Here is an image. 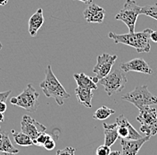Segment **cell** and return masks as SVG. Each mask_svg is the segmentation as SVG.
<instances>
[{
  "mask_svg": "<svg viewBox=\"0 0 157 155\" xmlns=\"http://www.w3.org/2000/svg\"><path fill=\"white\" fill-rule=\"evenodd\" d=\"M73 78L76 80V83L78 87H83V88H88L91 90H97L98 86L97 84L92 80V77H89L85 73H75L73 74Z\"/></svg>",
  "mask_w": 157,
  "mask_h": 155,
  "instance_id": "e0dca14e",
  "label": "cell"
},
{
  "mask_svg": "<svg viewBox=\"0 0 157 155\" xmlns=\"http://www.w3.org/2000/svg\"><path fill=\"white\" fill-rule=\"evenodd\" d=\"M11 95V90L0 93V102H6L7 98Z\"/></svg>",
  "mask_w": 157,
  "mask_h": 155,
  "instance_id": "484cf974",
  "label": "cell"
},
{
  "mask_svg": "<svg viewBox=\"0 0 157 155\" xmlns=\"http://www.w3.org/2000/svg\"><path fill=\"white\" fill-rule=\"evenodd\" d=\"M111 147L106 146V145H103V146H98L95 152V155H109L111 153Z\"/></svg>",
  "mask_w": 157,
  "mask_h": 155,
  "instance_id": "603a6c76",
  "label": "cell"
},
{
  "mask_svg": "<svg viewBox=\"0 0 157 155\" xmlns=\"http://www.w3.org/2000/svg\"><path fill=\"white\" fill-rule=\"evenodd\" d=\"M47 127H45L40 122L37 121L29 115H23L21 121V131L27 136H29L32 140H34L40 133L45 132Z\"/></svg>",
  "mask_w": 157,
  "mask_h": 155,
  "instance_id": "9c48e42d",
  "label": "cell"
},
{
  "mask_svg": "<svg viewBox=\"0 0 157 155\" xmlns=\"http://www.w3.org/2000/svg\"><path fill=\"white\" fill-rule=\"evenodd\" d=\"M140 14L147 15L155 20H157V3L155 5H147L141 7Z\"/></svg>",
  "mask_w": 157,
  "mask_h": 155,
  "instance_id": "44dd1931",
  "label": "cell"
},
{
  "mask_svg": "<svg viewBox=\"0 0 157 155\" xmlns=\"http://www.w3.org/2000/svg\"><path fill=\"white\" fill-rule=\"evenodd\" d=\"M92 80H93V81H94V82H95L96 84L99 82V79H98L97 77H92Z\"/></svg>",
  "mask_w": 157,
  "mask_h": 155,
  "instance_id": "836d02e7",
  "label": "cell"
},
{
  "mask_svg": "<svg viewBox=\"0 0 157 155\" xmlns=\"http://www.w3.org/2000/svg\"><path fill=\"white\" fill-rule=\"evenodd\" d=\"M43 147H44L46 150H48V151H52V150H54V149L56 148V142H55V140L53 139V137H51L50 139H48V140L44 144Z\"/></svg>",
  "mask_w": 157,
  "mask_h": 155,
  "instance_id": "d4e9b609",
  "label": "cell"
},
{
  "mask_svg": "<svg viewBox=\"0 0 157 155\" xmlns=\"http://www.w3.org/2000/svg\"><path fill=\"white\" fill-rule=\"evenodd\" d=\"M141 7L134 0H126L122 9L115 15V19L124 22L128 28L129 33L135 32V26L137 17L140 14Z\"/></svg>",
  "mask_w": 157,
  "mask_h": 155,
  "instance_id": "8992f818",
  "label": "cell"
},
{
  "mask_svg": "<svg viewBox=\"0 0 157 155\" xmlns=\"http://www.w3.org/2000/svg\"><path fill=\"white\" fill-rule=\"evenodd\" d=\"M12 134L14 138V142L21 146H34L33 140L22 132H15V130L12 129Z\"/></svg>",
  "mask_w": 157,
  "mask_h": 155,
  "instance_id": "d6986e66",
  "label": "cell"
},
{
  "mask_svg": "<svg viewBox=\"0 0 157 155\" xmlns=\"http://www.w3.org/2000/svg\"><path fill=\"white\" fill-rule=\"evenodd\" d=\"M149 140H150V136H143L140 139H137V140L121 139V146L122 148V151L121 152V155H137L143 145Z\"/></svg>",
  "mask_w": 157,
  "mask_h": 155,
  "instance_id": "7c38bea8",
  "label": "cell"
},
{
  "mask_svg": "<svg viewBox=\"0 0 157 155\" xmlns=\"http://www.w3.org/2000/svg\"><path fill=\"white\" fill-rule=\"evenodd\" d=\"M78 1H80V2H82L84 4H87V5H90V4L93 3V0H78Z\"/></svg>",
  "mask_w": 157,
  "mask_h": 155,
  "instance_id": "f1b7e54d",
  "label": "cell"
},
{
  "mask_svg": "<svg viewBox=\"0 0 157 155\" xmlns=\"http://www.w3.org/2000/svg\"><path fill=\"white\" fill-rule=\"evenodd\" d=\"M152 29H146L141 32H133L128 34H115L110 32L108 37L112 39L115 44H124L132 47L137 50V53H149L151 50L150 33Z\"/></svg>",
  "mask_w": 157,
  "mask_h": 155,
  "instance_id": "6da1fadb",
  "label": "cell"
},
{
  "mask_svg": "<svg viewBox=\"0 0 157 155\" xmlns=\"http://www.w3.org/2000/svg\"><path fill=\"white\" fill-rule=\"evenodd\" d=\"M6 109H7V106H6V102H0V112L5 113L6 112Z\"/></svg>",
  "mask_w": 157,
  "mask_h": 155,
  "instance_id": "83f0119b",
  "label": "cell"
},
{
  "mask_svg": "<svg viewBox=\"0 0 157 155\" xmlns=\"http://www.w3.org/2000/svg\"><path fill=\"white\" fill-rule=\"evenodd\" d=\"M83 16L88 23H102L105 16V10L96 4H90L83 12Z\"/></svg>",
  "mask_w": 157,
  "mask_h": 155,
  "instance_id": "4fadbf2b",
  "label": "cell"
},
{
  "mask_svg": "<svg viewBox=\"0 0 157 155\" xmlns=\"http://www.w3.org/2000/svg\"><path fill=\"white\" fill-rule=\"evenodd\" d=\"M104 132H105V145L108 146H113L119 138L117 132V123L108 124V123H103Z\"/></svg>",
  "mask_w": 157,
  "mask_h": 155,
  "instance_id": "2e32d148",
  "label": "cell"
},
{
  "mask_svg": "<svg viewBox=\"0 0 157 155\" xmlns=\"http://www.w3.org/2000/svg\"><path fill=\"white\" fill-rule=\"evenodd\" d=\"M150 40H152L153 42L157 43V31L152 30L150 33Z\"/></svg>",
  "mask_w": 157,
  "mask_h": 155,
  "instance_id": "4316f807",
  "label": "cell"
},
{
  "mask_svg": "<svg viewBox=\"0 0 157 155\" xmlns=\"http://www.w3.org/2000/svg\"><path fill=\"white\" fill-rule=\"evenodd\" d=\"M52 137V136H50L49 134L48 133H46V131L45 132H42V133H40L39 136H37L34 140H33V144H34V146H44V144Z\"/></svg>",
  "mask_w": 157,
  "mask_h": 155,
  "instance_id": "7402d4cb",
  "label": "cell"
},
{
  "mask_svg": "<svg viewBox=\"0 0 157 155\" xmlns=\"http://www.w3.org/2000/svg\"><path fill=\"white\" fill-rule=\"evenodd\" d=\"M44 13L42 8H39L37 12L31 15L29 20V33L31 37H36L38 31L44 24Z\"/></svg>",
  "mask_w": 157,
  "mask_h": 155,
  "instance_id": "5bb4252c",
  "label": "cell"
},
{
  "mask_svg": "<svg viewBox=\"0 0 157 155\" xmlns=\"http://www.w3.org/2000/svg\"><path fill=\"white\" fill-rule=\"evenodd\" d=\"M75 94L78 99V104L84 105L87 108L92 107V99L94 96L93 90L88 89V88L77 87V88H75Z\"/></svg>",
  "mask_w": 157,
  "mask_h": 155,
  "instance_id": "9a60e30c",
  "label": "cell"
},
{
  "mask_svg": "<svg viewBox=\"0 0 157 155\" xmlns=\"http://www.w3.org/2000/svg\"><path fill=\"white\" fill-rule=\"evenodd\" d=\"M0 152H6L14 154L19 153V150L13 146L6 132H0Z\"/></svg>",
  "mask_w": 157,
  "mask_h": 155,
  "instance_id": "ac0fdd59",
  "label": "cell"
},
{
  "mask_svg": "<svg viewBox=\"0 0 157 155\" xmlns=\"http://www.w3.org/2000/svg\"><path fill=\"white\" fill-rule=\"evenodd\" d=\"M117 123V132L119 137L121 139H127V140H137L143 137L140 133H138L136 128L128 122L126 117L123 114L120 115L116 119Z\"/></svg>",
  "mask_w": 157,
  "mask_h": 155,
  "instance_id": "30bf717a",
  "label": "cell"
},
{
  "mask_svg": "<svg viewBox=\"0 0 157 155\" xmlns=\"http://www.w3.org/2000/svg\"><path fill=\"white\" fill-rule=\"evenodd\" d=\"M39 95L31 84H28L24 90L16 97V106L23 108L28 112H34L39 107Z\"/></svg>",
  "mask_w": 157,
  "mask_h": 155,
  "instance_id": "52a82bcc",
  "label": "cell"
},
{
  "mask_svg": "<svg viewBox=\"0 0 157 155\" xmlns=\"http://www.w3.org/2000/svg\"><path fill=\"white\" fill-rule=\"evenodd\" d=\"M127 82V78L121 69H116L105 77L99 79V83L105 87V91L109 96L122 91L125 88Z\"/></svg>",
  "mask_w": 157,
  "mask_h": 155,
  "instance_id": "277c9868",
  "label": "cell"
},
{
  "mask_svg": "<svg viewBox=\"0 0 157 155\" xmlns=\"http://www.w3.org/2000/svg\"><path fill=\"white\" fill-rule=\"evenodd\" d=\"M8 1L9 0H0V6H6L8 3Z\"/></svg>",
  "mask_w": 157,
  "mask_h": 155,
  "instance_id": "4dcf8cb0",
  "label": "cell"
},
{
  "mask_svg": "<svg viewBox=\"0 0 157 155\" xmlns=\"http://www.w3.org/2000/svg\"><path fill=\"white\" fill-rule=\"evenodd\" d=\"M75 152H76L75 148H73L71 146H68L62 150H58L56 155H75Z\"/></svg>",
  "mask_w": 157,
  "mask_h": 155,
  "instance_id": "cb8c5ba5",
  "label": "cell"
},
{
  "mask_svg": "<svg viewBox=\"0 0 157 155\" xmlns=\"http://www.w3.org/2000/svg\"><path fill=\"white\" fill-rule=\"evenodd\" d=\"M45 74V79L40 83L39 87L46 96L53 97L59 106H62L64 104V101L70 98V94L55 76L50 65H48Z\"/></svg>",
  "mask_w": 157,
  "mask_h": 155,
  "instance_id": "7a4b0ae2",
  "label": "cell"
},
{
  "mask_svg": "<svg viewBox=\"0 0 157 155\" xmlns=\"http://www.w3.org/2000/svg\"><path fill=\"white\" fill-rule=\"evenodd\" d=\"M109 155H121V152H119V151H111Z\"/></svg>",
  "mask_w": 157,
  "mask_h": 155,
  "instance_id": "f546056e",
  "label": "cell"
},
{
  "mask_svg": "<svg viewBox=\"0 0 157 155\" xmlns=\"http://www.w3.org/2000/svg\"><path fill=\"white\" fill-rule=\"evenodd\" d=\"M117 55H112L109 54H103L98 55L97 59V64L93 69V72L96 74V77L98 79H101L105 77L111 72L112 67L115 63L117 60Z\"/></svg>",
  "mask_w": 157,
  "mask_h": 155,
  "instance_id": "ba28073f",
  "label": "cell"
},
{
  "mask_svg": "<svg viewBox=\"0 0 157 155\" xmlns=\"http://www.w3.org/2000/svg\"><path fill=\"white\" fill-rule=\"evenodd\" d=\"M121 99L132 104L138 110L146 106L157 104V97L148 90V87L146 85L137 86L133 91L121 96Z\"/></svg>",
  "mask_w": 157,
  "mask_h": 155,
  "instance_id": "3957f363",
  "label": "cell"
},
{
  "mask_svg": "<svg viewBox=\"0 0 157 155\" xmlns=\"http://www.w3.org/2000/svg\"><path fill=\"white\" fill-rule=\"evenodd\" d=\"M114 113H115L114 110L104 105V106L98 108V110L95 112L93 118L96 119H98V120H105V119H108L111 115H113Z\"/></svg>",
  "mask_w": 157,
  "mask_h": 155,
  "instance_id": "ffe728a7",
  "label": "cell"
},
{
  "mask_svg": "<svg viewBox=\"0 0 157 155\" xmlns=\"http://www.w3.org/2000/svg\"><path fill=\"white\" fill-rule=\"evenodd\" d=\"M5 121V115L4 113L0 112V122H4Z\"/></svg>",
  "mask_w": 157,
  "mask_h": 155,
  "instance_id": "1f68e13d",
  "label": "cell"
},
{
  "mask_svg": "<svg viewBox=\"0 0 157 155\" xmlns=\"http://www.w3.org/2000/svg\"><path fill=\"white\" fill-rule=\"evenodd\" d=\"M2 47H3V45H2V43H1V41H0V50L2 49Z\"/></svg>",
  "mask_w": 157,
  "mask_h": 155,
  "instance_id": "e575fe53",
  "label": "cell"
},
{
  "mask_svg": "<svg viewBox=\"0 0 157 155\" xmlns=\"http://www.w3.org/2000/svg\"><path fill=\"white\" fill-rule=\"evenodd\" d=\"M121 69L126 73L133 70L148 75L153 74V70L150 68L149 64L143 58H135L126 62H123L121 65Z\"/></svg>",
  "mask_w": 157,
  "mask_h": 155,
  "instance_id": "8fae6325",
  "label": "cell"
},
{
  "mask_svg": "<svg viewBox=\"0 0 157 155\" xmlns=\"http://www.w3.org/2000/svg\"><path fill=\"white\" fill-rule=\"evenodd\" d=\"M0 155H15L14 153H6V152H0Z\"/></svg>",
  "mask_w": 157,
  "mask_h": 155,
  "instance_id": "d6a6232c",
  "label": "cell"
},
{
  "mask_svg": "<svg viewBox=\"0 0 157 155\" xmlns=\"http://www.w3.org/2000/svg\"><path fill=\"white\" fill-rule=\"evenodd\" d=\"M137 120L141 124L139 130L145 136H153L157 134V112L152 106H146L139 110Z\"/></svg>",
  "mask_w": 157,
  "mask_h": 155,
  "instance_id": "5b68a950",
  "label": "cell"
}]
</instances>
